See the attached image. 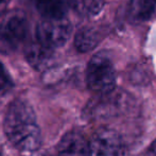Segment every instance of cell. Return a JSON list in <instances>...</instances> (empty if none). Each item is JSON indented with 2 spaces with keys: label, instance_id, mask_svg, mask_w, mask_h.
Masks as SVG:
<instances>
[{
  "label": "cell",
  "instance_id": "1",
  "mask_svg": "<svg viewBox=\"0 0 156 156\" xmlns=\"http://www.w3.org/2000/svg\"><path fill=\"white\" fill-rule=\"evenodd\" d=\"M6 138L14 148L21 152L38 151L41 133L32 106L27 101L14 100L6 111L3 121Z\"/></svg>",
  "mask_w": 156,
  "mask_h": 156
},
{
  "label": "cell",
  "instance_id": "2",
  "mask_svg": "<svg viewBox=\"0 0 156 156\" xmlns=\"http://www.w3.org/2000/svg\"><path fill=\"white\" fill-rule=\"evenodd\" d=\"M116 70L109 55L105 51L96 53L90 58L86 70V83L90 90L99 94H107L115 90Z\"/></svg>",
  "mask_w": 156,
  "mask_h": 156
},
{
  "label": "cell",
  "instance_id": "3",
  "mask_svg": "<svg viewBox=\"0 0 156 156\" xmlns=\"http://www.w3.org/2000/svg\"><path fill=\"white\" fill-rule=\"evenodd\" d=\"M28 32V20L21 11H12L0 23V53L11 54L23 43Z\"/></svg>",
  "mask_w": 156,
  "mask_h": 156
},
{
  "label": "cell",
  "instance_id": "4",
  "mask_svg": "<svg viewBox=\"0 0 156 156\" xmlns=\"http://www.w3.org/2000/svg\"><path fill=\"white\" fill-rule=\"evenodd\" d=\"M71 31V23L66 17L62 19H44L37 25L36 41L55 50L67 43Z\"/></svg>",
  "mask_w": 156,
  "mask_h": 156
},
{
  "label": "cell",
  "instance_id": "5",
  "mask_svg": "<svg viewBox=\"0 0 156 156\" xmlns=\"http://www.w3.org/2000/svg\"><path fill=\"white\" fill-rule=\"evenodd\" d=\"M90 156H124L121 137L113 129L98 131L89 140Z\"/></svg>",
  "mask_w": 156,
  "mask_h": 156
},
{
  "label": "cell",
  "instance_id": "6",
  "mask_svg": "<svg viewBox=\"0 0 156 156\" xmlns=\"http://www.w3.org/2000/svg\"><path fill=\"white\" fill-rule=\"evenodd\" d=\"M58 156H90L89 141L79 132H69L58 144Z\"/></svg>",
  "mask_w": 156,
  "mask_h": 156
},
{
  "label": "cell",
  "instance_id": "7",
  "mask_svg": "<svg viewBox=\"0 0 156 156\" xmlns=\"http://www.w3.org/2000/svg\"><path fill=\"white\" fill-rule=\"evenodd\" d=\"M54 51L55 50L46 47L36 41L30 43L27 46L25 54L28 63L35 70L43 71L48 69L52 64V61L54 58Z\"/></svg>",
  "mask_w": 156,
  "mask_h": 156
},
{
  "label": "cell",
  "instance_id": "8",
  "mask_svg": "<svg viewBox=\"0 0 156 156\" xmlns=\"http://www.w3.org/2000/svg\"><path fill=\"white\" fill-rule=\"evenodd\" d=\"M35 4L44 19H62L69 10L70 0H36Z\"/></svg>",
  "mask_w": 156,
  "mask_h": 156
},
{
  "label": "cell",
  "instance_id": "9",
  "mask_svg": "<svg viewBox=\"0 0 156 156\" xmlns=\"http://www.w3.org/2000/svg\"><path fill=\"white\" fill-rule=\"evenodd\" d=\"M100 41L99 32L93 27H83L74 36V46L80 52H88L94 49Z\"/></svg>",
  "mask_w": 156,
  "mask_h": 156
},
{
  "label": "cell",
  "instance_id": "10",
  "mask_svg": "<svg viewBox=\"0 0 156 156\" xmlns=\"http://www.w3.org/2000/svg\"><path fill=\"white\" fill-rule=\"evenodd\" d=\"M131 13L138 20H149L156 13V0H132Z\"/></svg>",
  "mask_w": 156,
  "mask_h": 156
},
{
  "label": "cell",
  "instance_id": "11",
  "mask_svg": "<svg viewBox=\"0 0 156 156\" xmlns=\"http://www.w3.org/2000/svg\"><path fill=\"white\" fill-rule=\"evenodd\" d=\"M104 0H70V6L81 16H94L101 12Z\"/></svg>",
  "mask_w": 156,
  "mask_h": 156
},
{
  "label": "cell",
  "instance_id": "12",
  "mask_svg": "<svg viewBox=\"0 0 156 156\" xmlns=\"http://www.w3.org/2000/svg\"><path fill=\"white\" fill-rule=\"evenodd\" d=\"M13 88V81L8 70L0 63V97L5 96Z\"/></svg>",
  "mask_w": 156,
  "mask_h": 156
},
{
  "label": "cell",
  "instance_id": "13",
  "mask_svg": "<svg viewBox=\"0 0 156 156\" xmlns=\"http://www.w3.org/2000/svg\"><path fill=\"white\" fill-rule=\"evenodd\" d=\"M9 2H10V0H0V15L5 11Z\"/></svg>",
  "mask_w": 156,
  "mask_h": 156
},
{
  "label": "cell",
  "instance_id": "14",
  "mask_svg": "<svg viewBox=\"0 0 156 156\" xmlns=\"http://www.w3.org/2000/svg\"><path fill=\"white\" fill-rule=\"evenodd\" d=\"M148 156H156V140L153 141V144H151L150 150H149Z\"/></svg>",
  "mask_w": 156,
  "mask_h": 156
},
{
  "label": "cell",
  "instance_id": "15",
  "mask_svg": "<svg viewBox=\"0 0 156 156\" xmlns=\"http://www.w3.org/2000/svg\"><path fill=\"white\" fill-rule=\"evenodd\" d=\"M26 156H49L46 153H43V152H39V151H36V152H32V153H28V155Z\"/></svg>",
  "mask_w": 156,
  "mask_h": 156
},
{
  "label": "cell",
  "instance_id": "16",
  "mask_svg": "<svg viewBox=\"0 0 156 156\" xmlns=\"http://www.w3.org/2000/svg\"><path fill=\"white\" fill-rule=\"evenodd\" d=\"M0 156H2V154H1V153H0Z\"/></svg>",
  "mask_w": 156,
  "mask_h": 156
}]
</instances>
